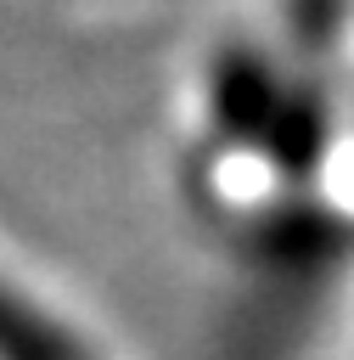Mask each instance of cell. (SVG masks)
Returning a JSON list of instances; mask_svg holds the SVG:
<instances>
[{"mask_svg": "<svg viewBox=\"0 0 354 360\" xmlns=\"http://www.w3.org/2000/svg\"><path fill=\"white\" fill-rule=\"evenodd\" d=\"M0 360H84V354L73 349V338H62L39 315H28L11 292H0Z\"/></svg>", "mask_w": 354, "mask_h": 360, "instance_id": "obj_1", "label": "cell"}]
</instances>
